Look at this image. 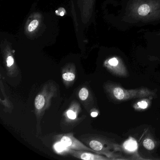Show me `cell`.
Segmentation results:
<instances>
[{
	"mask_svg": "<svg viewBox=\"0 0 160 160\" xmlns=\"http://www.w3.org/2000/svg\"><path fill=\"white\" fill-rule=\"evenodd\" d=\"M126 16L136 22L150 23L160 20V0H130Z\"/></svg>",
	"mask_w": 160,
	"mask_h": 160,
	"instance_id": "6da1fadb",
	"label": "cell"
},
{
	"mask_svg": "<svg viewBox=\"0 0 160 160\" xmlns=\"http://www.w3.org/2000/svg\"><path fill=\"white\" fill-rule=\"evenodd\" d=\"M82 22L87 24L91 18L94 0H78Z\"/></svg>",
	"mask_w": 160,
	"mask_h": 160,
	"instance_id": "7a4b0ae2",
	"label": "cell"
},
{
	"mask_svg": "<svg viewBox=\"0 0 160 160\" xmlns=\"http://www.w3.org/2000/svg\"><path fill=\"white\" fill-rule=\"evenodd\" d=\"M60 141L71 149L93 152V150L85 146L79 140L75 138L72 134L63 136L61 138Z\"/></svg>",
	"mask_w": 160,
	"mask_h": 160,
	"instance_id": "3957f363",
	"label": "cell"
},
{
	"mask_svg": "<svg viewBox=\"0 0 160 160\" xmlns=\"http://www.w3.org/2000/svg\"><path fill=\"white\" fill-rule=\"evenodd\" d=\"M71 154L79 159L85 160H106V158L97 155L93 154L90 152H84L82 151L76 150L71 149L69 152Z\"/></svg>",
	"mask_w": 160,
	"mask_h": 160,
	"instance_id": "277c9868",
	"label": "cell"
},
{
	"mask_svg": "<svg viewBox=\"0 0 160 160\" xmlns=\"http://www.w3.org/2000/svg\"><path fill=\"white\" fill-rule=\"evenodd\" d=\"M123 147L125 149L129 151H135L137 148L138 144L135 140L130 139L125 142L123 144Z\"/></svg>",
	"mask_w": 160,
	"mask_h": 160,
	"instance_id": "5b68a950",
	"label": "cell"
},
{
	"mask_svg": "<svg viewBox=\"0 0 160 160\" xmlns=\"http://www.w3.org/2000/svg\"><path fill=\"white\" fill-rule=\"evenodd\" d=\"M54 148H55V150L58 153L69 152L70 150V149L67 148L61 141L57 142L54 145Z\"/></svg>",
	"mask_w": 160,
	"mask_h": 160,
	"instance_id": "8992f818",
	"label": "cell"
},
{
	"mask_svg": "<svg viewBox=\"0 0 160 160\" xmlns=\"http://www.w3.org/2000/svg\"><path fill=\"white\" fill-rule=\"evenodd\" d=\"M45 103V100L43 95L39 94L35 98V106L37 109H42L43 108Z\"/></svg>",
	"mask_w": 160,
	"mask_h": 160,
	"instance_id": "52a82bcc",
	"label": "cell"
},
{
	"mask_svg": "<svg viewBox=\"0 0 160 160\" xmlns=\"http://www.w3.org/2000/svg\"><path fill=\"white\" fill-rule=\"evenodd\" d=\"M113 94L117 99L122 100L125 97V91L120 88H116L113 90Z\"/></svg>",
	"mask_w": 160,
	"mask_h": 160,
	"instance_id": "ba28073f",
	"label": "cell"
},
{
	"mask_svg": "<svg viewBox=\"0 0 160 160\" xmlns=\"http://www.w3.org/2000/svg\"><path fill=\"white\" fill-rule=\"evenodd\" d=\"M90 148L96 151H100L103 148V145L101 142L97 140H92L89 143Z\"/></svg>",
	"mask_w": 160,
	"mask_h": 160,
	"instance_id": "9c48e42d",
	"label": "cell"
},
{
	"mask_svg": "<svg viewBox=\"0 0 160 160\" xmlns=\"http://www.w3.org/2000/svg\"><path fill=\"white\" fill-rule=\"evenodd\" d=\"M143 146L144 147L149 150H151L153 149L154 148V143L152 139L150 138H146L143 141Z\"/></svg>",
	"mask_w": 160,
	"mask_h": 160,
	"instance_id": "30bf717a",
	"label": "cell"
},
{
	"mask_svg": "<svg viewBox=\"0 0 160 160\" xmlns=\"http://www.w3.org/2000/svg\"><path fill=\"white\" fill-rule=\"evenodd\" d=\"M88 89L85 88H83L79 91L78 96L82 101H85L88 98Z\"/></svg>",
	"mask_w": 160,
	"mask_h": 160,
	"instance_id": "8fae6325",
	"label": "cell"
},
{
	"mask_svg": "<svg viewBox=\"0 0 160 160\" xmlns=\"http://www.w3.org/2000/svg\"><path fill=\"white\" fill-rule=\"evenodd\" d=\"M39 22L38 20H36V19L32 20L28 27V30L30 32L33 31L37 28V27L39 26Z\"/></svg>",
	"mask_w": 160,
	"mask_h": 160,
	"instance_id": "7c38bea8",
	"label": "cell"
},
{
	"mask_svg": "<svg viewBox=\"0 0 160 160\" xmlns=\"http://www.w3.org/2000/svg\"><path fill=\"white\" fill-rule=\"evenodd\" d=\"M62 78L66 81H72L75 79V76L72 73L67 72L62 75Z\"/></svg>",
	"mask_w": 160,
	"mask_h": 160,
	"instance_id": "4fadbf2b",
	"label": "cell"
},
{
	"mask_svg": "<svg viewBox=\"0 0 160 160\" xmlns=\"http://www.w3.org/2000/svg\"><path fill=\"white\" fill-rule=\"evenodd\" d=\"M108 63L111 66H116L119 64V61L117 58H112L108 60Z\"/></svg>",
	"mask_w": 160,
	"mask_h": 160,
	"instance_id": "5bb4252c",
	"label": "cell"
},
{
	"mask_svg": "<svg viewBox=\"0 0 160 160\" xmlns=\"http://www.w3.org/2000/svg\"><path fill=\"white\" fill-rule=\"evenodd\" d=\"M138 106L141 109H145L148 107V103L145 101H140L137 103Z\"/></svg>",
	"mask_w": 160,
	"mask_h": 160,
	"instance_id": "9a60e30c",
	"label": "cell"
},
{
	"mask_svg": "<svg viewBox=\"0 0 160 160\" xmlns=\"http://www.w3.org/2000/svg\"><path fill=\"white\" fill-rule=\"evenodd\" d=\"M67 116L71 119H75L76 118V114L72 110H69L67 112Z\"/></svg>",
	"mask_w": 160,
	"mask_h": 160,
	"instance_id": "2e32d148",
	"label": "cell"
},
{
	"mask_svg": "<svg viewBox=\"0 0 160 160\" xmlns=\"http://www.w3.org/2000/svg\"><path fill=\"white\" fill-rule=\"evenodd\" d=\"M7 65L9 67L12 66L13 64L14 59L12 56H9L8 57L7 59Z\"/></svg>",
	"mask_w": 160,
	"mask_h": 160,
	"instance_id": "e0dca14e",
	"label": "cell"
},
{
	"mask_svg": "<svg viewBox=\"0 0 160 160\" xmlns=\"http://www.w3.org/2000/svg\"><path fill=\"white\" fill-rule=\"evenodd\" d=\"M91 115L93 118H95V117H96L98 116V113L96 112H92L91 114Z\"/></svg>",
	"mask_w": 160,
	"mask_h": 160,
	"instance_id": "ac0fdd59",
	"label": "cell"
},
{
	"mask_svg": "<svg viewBox=\"0 0 160 160\" xmlns=\"http://www.w3.org/2000/svg\"></svg>",
	"mask_w": 160,
	"mask_h": 160,
	"instance_id": "d6986e66",
	"label": "cell"
}]
</instances>
